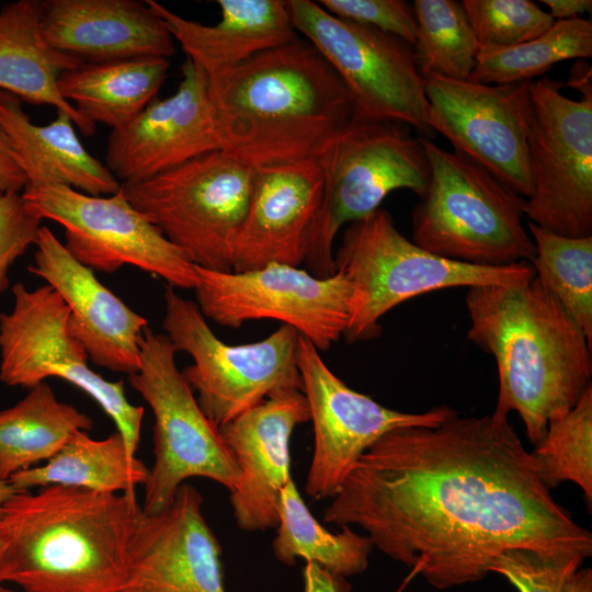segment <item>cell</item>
Here are the masks:
<instances>
[{"label": "cell", "mask_w": 592, "mask_h": 592, "mask_svg": "<svg viewBox=\"0 0 592 592\" xmlns=\"http://www.w3.org/2000/svg\"><path fill=\"white\" fill-rule=\"evenodd\" d=\"M325 523L357 525L395 561L444 590L482 580L503 551L592 555V534L543 482L508 418L396 429L352 467Z\"/></svg>", "instance_id": "6da1fadb"}, {"label": "cell", "mask_w": 592, "mask_h": 592, "mask_svg": "<svg viewBox=\"0 0 592 592\" xmlns=\"http://www.w3.org/2000/svg\"><path fill=\"white\" fill-rule=\"evenodd\" d=\"M467 339L494 357V414L516 412L536 445L550 419L592 387V342L534 276L511 285L469 287Z\"/></svg>", "instance_id": "7a4b0ae2"}, {"label": "cell", "mask_w": 592, "mask_h": 592, "mask_svg": "<svg viewBox=\"0 0 592 592\" xmlns=\"http://www.w3.org/2000/svg\"><path fill=\"white\" fill-rule=\"evenodd\" d=\"M207 78L223 150L252 168L314 158L352 116L343 82L309 42Z\"/></svg>", "instance_id": "3957f363"}, {"label": "cell", "mask_w": 592, "mask_h": 592, "mask_svg": "<svg viewBox=\"0 0 592 592\" xmlns=\"http://www.w3.org/2000/svg\"><path fill=\"white\" fill-rule=\"evenodd\" d=\"M143 515L136 496L48 486L15 492L0 522L4 584L31 592H122Z\"/></svg>", "instance_id": "277c9868"}, {"label": "cell", "mask_w": 592, "mask_h": 592, "mask_svg": "<svg viewBox=\"0 0 592 592\" xmlns=\"http://www.w3.org/2000/svg\"><path fill=\"white\" fill-rule=\"evenodd\" d=\"M430 177L411 214L412 241L435 255L471 265L531 262L535 247L525 198L469 157L422 137Z\"/></svg>", "instance_id": "5b68a950"}, {"label": "cell", "mask_w": 592, "mask_h": 592, "mask_svg": "<svg viewBox=\"0 0 592 592\" xmlns=\"http://www.w3.org/2000/svg\"><path fill=\"white\" fill-rule=\"evenodd\" d=\"M314 158L322 193L304 262L312 275L328 277L334 274L333 242L341 227L380 208L392 191L409 190L420 198L430 169L422 137H414L408 125L354 115Z\"/></svg>", "instance_id": "8992f818"}, {"label": "cell", "mask_w": 592, "mask_h": 592, "mask_svg": "<svg viewBox=\"0 0 592 592\" xmlns=\"http://www.w3.org/2000/svg\"><path fill=\"white\" fill-rule=\"evenodd\" d=\"M333 262L334 272L352 286L343 334L350 343L377 338L380 319L410 298L444 288L511 285L535 276L530 262L479 266L428 252L407 239L382 207L348 224Z\"/></svg>", "instance_id": "52a82bcc"}, {"label": "cell", "mask_w": 592, "mask_h": 592, "mask_svg": "<svg viewBox=\"0 0 592 592\" xmlns=\"http://www.w3.org/2000/svg\"><path fill=\"white\" fill-rule=\"evenodd\" d=\"M163 299L164 334L177 353L192 357L182 375L217 428L277 391H303L296 358L300 334L294 328L281 325L261 341L231 345L215 335L196 303L175 288L167 285Z\"/></svg>", "instance_id": "ba28073f"}, {"label": "cell", "mask_w": 592, "mask_h": 592, "mask_svg": "<svg viewBox=\"0 0 592 592\" xmlns=\"http://www.w3.org/2000/svg\"><path fill=\"white\" fill-rule=\"evenodd\" d=\"M171 342L148 327L140 341V364L128 383L150 407L153 464L144 485L143 510L153 514L173 500L187 479L203 477L232 492L240 471L219 429L202 411L178 368Z\"/></svg>", "instance_id": "9c48e42d"}, {"label": "cell", "mask_w": 592, "mask_h": 592, "mask_svg": "<svg viewBox=\"0 0 592 592\" xmlns=\"http://www.w3.org/2000/svg\"><path fill=\"white\" fill-rule=\"evenodd\" d=\"M254 168L224 150L149 179L123 183L129 203L196 266L231 272L230 244L253 184Z\"/></svg>", "instance_id": "30bf717a"}, {"label": "cell", "mask_w": 592, "mask_h": 592, "mask_svg": "<svg viewBox=\"0 0 592 592\" xmlns=\"http://www.w3.org/2000/svg\"><path fill=\"white\" fill-rule=\"evenodd\" d=\"M21 195L30 213L62 227L65 248L93 272L114 273L132 265L173 288L196 287L195 265L129 203L122 185L111 195H89L53 180L33 179Z\"/></svg>", "instance_id": "8fae6325"}, {"label": "cell", "mask_w": 592, "mask_h": 592, "mask_svg": "<svg viewBox=\"0 0 592 592\" xmlns=\"http://www.w3.org/2000/svg\"><path fill=\"white\" fill-rule=\"evenodd\" d=\"M13 304L0 314V382L31 388L57 377L91 397L113 420L132 456L140 440L144 407L130 403L124 383L111 382L89 366L84 346L71 334L69 308L47 284L12 288Z\"/></svg>", "instance_id": "7c38bea8"}, {"label": "cell", "mask_w": 592, "mask_h": 592, "mask_svg": "<svg viewBox=\"0 0 592 592\" xmlns=\"http://www.w3.org/2000/svg\"><path fill=\"white\" fill-rule=\"evenodd\" d=\"M292 23L343 82L352 115L430 133L424 78L405 41L340 19L310 0H287Z\"/></svg>", "instance_id": "4fadbf2b"}, {"label": "cell", "mask_w": 592, "mask_h": 592, "mask_svg": "<svg viewBox=\"0 0 592 592\" xmlns=\"http://www.w3.org/2000/svg\"><path fill=\"white\" fill-rule=\"evenodd\" d=\"M549 77L532 81L525 219L566 237L592 236V96L567 98Z\"/></svg>", "instance_id": "5bb4252c"}, {"label": "cell", "mask_w": 592, "mask_h": 592, "mask_svg": "<svg viewBox=\"0 0 592 592\" xmlns=\"http://www.w3.org/2000/svg\"><path fill=\"white\" fill-rule=\"evenodd\" d=\"M196 305L206 319L229 328L272 319L294 328L319 351L343 337L352 286L340 273L318 277L307 270L270 263L246 272L210 271L195 265Z\"/></svg>", "instance_id": "9a60e30c"}, {"label": "cell", "mask_w": 592, "mask_h": 592, "mask_svg": "<svg viewBox=\"0 0 592 592\" xmlns=\"http://www.w3.org/2000/svg\"><path fill=\"white\" fill-rule=\"evenodd\" d=\"M297 366L314 428V452L305 490L315 500L333 498L352 467L385 434L400 428L436 426L458 412L446 406L402 412L350 388L305 337Z\"/></svg>", "instance_id": "2e32d148"}, {"label": "cell", "mask_w": 592, "mask_h": 592, "mask_svg": "<svg viewBox=\"0 0 592 592\" xmlns=\"http://www.w3.org/2000/svg\"><path fill=\"white\" fill-rule=\"evenodd\" d=\"M531 82L485 84L424 78L429 128L524 198L532 191L527 143Z\"/></svg>", "instance_id": "e0dca14e"}, {"label": "cell", "mask_w": 592, "mask_h": 592, "mask_svg": "<svg viewBox=\"0 0 592 592\" xmlns=\"http://www.w3.org/2000/svg\"><path fill=\"white\" fill-rule=\"evenodd\" d=\"M181 75L172 95L153 99L129 124L111 132L104 164L121 184L223 150L207 75L189 58Z\"/></svg>", "instance_id": "ac0fdd59"}, {"label": "cell", "mask_w": 592, "mask_h": 592, "mask_svg": "<svg viewBox=\"0 0 592 592\" xmlns=\"http://www.w3.org/2000/svg\"><path fill=\"white\" fill-rule=\"evenodd\" d=\"M202 504L184 482L162 511L143 510L122 592H227L221 548Z\"/></svg>", "instance_id": "d6986e66"}, {"label": "cell", "mask_w": 592, "mask_h": 592, "mask_svg": "<svg viewBox=\"0 0 592 592\" xmlns=\"http://www.w3.org/2000/svg\"><path fill=\"white\" fill-rule=\"evenodd\" d=\"M309 420L303 391L286 389L218 428L240 471L230 503L241 530L277 526L281 492L292 479L291 436L298 424Z\"/></svg>", "instance_id": "ffe728a7"}, {"label": "cell", "mask_w": 592, "mask_h": 592, "mask_svg": "<svg viewBox=\"0 0 592 592\" xmlns=\"http://www.w3.org/2000/svg\"><path fill=\"white\" fill-rule=\"evenodd\" d=\"M29 272L42 278L69 308L71 334L89 360L106 369L130 375L140 364V341L149 327L94 272L77 261L47 227L42 226Z\"/></svg>", "instance_id": "44dd1931"}, {"label": "cell", "mask_w": 592, "mask_h": 592, "mask_svg": "<svg viewBox=\"0 0 592 592\" xmlns=\"http://www.w3.org/2000/svg\"><path fill=\"white\" fill-rule=\"evenodd\" d=\"M322 193L315 158L254 168L244 217L230 244L232 272L299 266Z\"/></svg>", "instance_id": "7402d4cb"}, {"label": "cell", "mask_w": 592, "mask_h": 592, "mask_svg": "<svg viewBox=\"0 0 592 592\" xmlns=\"http://www.w3.org/2000/svg\"><path fill=\"white\" fill-rule=\"evenodd\" d=\"M41 31L50 47L82 62L175 54L167 25L146 1L45 0Z\"/></svg>", "instance_id": "603a6c76"}, {"label": "cell", "mask_w": 592, "mask_h": 592, "mask_svg": "<svg viewBox=\"0 0 592 592\" xmlns=\"http://www.w3.org/2000/svg\"><path fill=\"white\" fill-rule=\"evenodd\" d=\"M146 2L207 77L299 39L284 0H218L221 19L215 25L187 20L155 0Z\"/></svg>", "instance_id": "cb8c5ba5"}, {"label": "cell", "mask_w": 592, "mask_h": 592, "mask_svg": "<svg viewBox=\"0 0 592 592\" xmlns=\"http://www.w3.org/2000/svg\"><path fill=\"white\" fill-rule=\"evenodd\" d=\"M0 125L8 134L27 181L48 179L89 195H111L121 182L80 141L69 115L58 112L34 124L15 95L0 90Z\"/></svg>", "instance_id": "d4e9b609"}, {"label": "cell", "mask_w": 592, "mask_h": 592, "mask_svg": "<svg viewBox=\"0 0 592 592\" xmlns=\"http://www.w3.org/2000/svg\"><path fill=\"white\" fill-rule=\"evenodd\" d=\"M42 1L19 0L0 9V90L22 102L50 105L70 116L87 137L95 125L60 95L59 75L82 64L50 47L41 31Z\"/></svg>", "instance_id": "484cf974"}, {"label": "cell", "mask_w": 592, "mask_h": 592, "mask_svg": "<svg viewBox=\"0 0 592 592\" xmlns=\"http://www.w3.org/2000/svg\"><path fill=\"white\" fill-rule=\"evenodd\" d=\"M169 67L163 57L82 62L62 71L57 88L81 116L114 130L129 124L157 98Z\"/></svg>", "instance_id": "4316f807"}, {"label": "cell", "mask_w": 592, "mask_h": 592, "mask_svg": "<svg viewBox=\"0 0 592 592\" xmlns=\"http://www.w3.org/2000/svg\"><path fill=\"white\" fill-rule=\"evenodd\" d=\"M148 474L149 468L129 454L117 431L100 440L78 431L48 460L13 475L8 481L18 492L62 486L136 496Z\"/></svg>", "instance_id": "83f0119b"}, {"label": "cell", "mask_w": 592, "mask_h": 592, "mask_svg": "<svg viewBox=\"0 0 592 592\" xmlns=\"http://www.w3.org/2000/svg\"><path fill=\"white\" fill-rule=\"evenodd\" d=\"M92 426L89 415L60 401L46 382L29 388L14 406L0 410V479L45 463L76 432Z\"/></svg>", "instance_id": "f1b7e54d"}, {"label": "cell", "mask_w": 592, "mask_h": 592, "mask_svg": "<svg viewBox=\"0 0 592 592\" xmlns=\"http://www.w3.org/2000/svg\"><path fill=\"white\" fill-rule=\"evenodd\" d=\"M276 536L272 542L275 558L294 565L303 558L338 579L364 572L374 547L367 535L357 534L351 526L328 531L310 513L293 479L284 486L278 509Z\"/></svg>", "instance_id": "f546056e"}, {"label": "cell", "mask_w": 592, "mask_h": 592, "mask_svg": "<svg viewBox=\"0 0 592 592\" xmlns=\"http://www.w3.org/2000/svg\"><path fill=\"white\" fill-rule=\"evenodd\" d=\"M590 57L591 20H560L532 41L510 47L479 49L469 80L485 84L532 81L560 61Z\"/></svg>", "instance_id": "4dcf8cb0"}, {"label": "cell", "mask_w": 592, "mask_h": 592, "mask_svg": "<svg viewBox=\"0 0 592 592\" xmlns=\"http://www.w3.org/2000/svg\"><path fill=\"white\" fill-rule=\"evenodd\" d=\"M535 277L560 301L592 342V236L566 237L526 221Z\"/></svg>", "instance_id": "1f68e13d"}, {"label": "cell", "mask_w": 592, "mask_h": 592, "mask_svg": "<svg viewBox=\"0 0 592 592\" xmlns=\"http://www.w3.org/2000/svg\"><path fill=\"white\" fill-rule=\"evenodd\" d=\"M417 36L413 58L420 75L469 80L479 45L462 3L455 0H414Z\"/></svg>", "instance_id": "d6a6232c"}, {"label": "cell", "mask_w": 592, "mask_h": 592, "mask_svg": "<svg viewBox=\"0 0 592 592\" xmlns=\"http://www.w3.org/2000/svg\"><path fill=\"white\" fill-rule=\"evenodd\" d=\"M532 456L543 482L555 488L571 481L592 504V387L574 407L549 420L546 433Z\"/></svg>", "instance_id": "836d02e7"}, {"label": "cell", "mask_w": 592, "mask_h": 592, "mask_svg": "<svg viewBox=\"0 0 592 592\" xmlns=\"http://www.w3.org/2000/svg\"><path fill=\"white\" fill-rule=\"evenodd\" d=\"M479 49L510 47L532 41L555 23L531 0L460 1Z\"/></svg>", "instance_id": "e575fe53"}, {"label": "cell", "mask_w": 592, "mask_h": 592, "mask_svg": "<svg viewBox=\"0 0 592 592\" xmlns=\"http://www.w3.org/2000/svg\"><path fill=\"white\" fill-rule=\"evenodd\" d=\"M584 558L578 555H545L525 548L501 553L491 572L503 576L519 592H565Z\"/></svg>", "instance_id": "d590c367"}, {"label": "cell", "mask_w": 592, "mask_h": 592, "mask_svg": "<svg viewBox=\"0 0 592 592\" xmlns=\"http://www.w3.org/2000/svg\"><path fill=\"white\" fill-rule=\"evenodd\" d=\"M329 13L394 35L409 45L417 36L413 5L403 0H320Z\"/></svg>", "instance_id": "8d00e7d4"}, {"label": "cell", "mask_w": 592, "mask_h": 592, "mask_svg": "<svg viewBox=\"0 0 592 592\" xmlns=\"http://www.w3.org/2000/svg\"><path fill=\"white\" fill-rule=\"evenodd\" d=\"M42 221L25 207L21 193L0 196V296L9 288V272L34 247Z\"/></svg>", "instance_id": "74e56055"}, {"label": "cell", "mask_w": 592, "mask_h": 592, "mask_svg": "<svg viewBox=\"0 0 592 592\" xmlns=\"http://www.w3.org/2000/svg\"><path fill=\"white\" fill-rule=\"evenodd\" d=\"M26 183V174L18 161L12 143L0 125V196L21 193Z\"/></svg>", "instance_id": "f35d334b"}, {"label": "cell", "mask_w": 592, "mask_h": 592, "mask_svg": "<svg viewBox=\"0 0 592 592\" xmlns=\"http://www.w3.org/2000/svg\"><path fill=\"white\" fill-rule=\"evenodd\" d=\"M303 579L304 592H341L339 579L316 563L306 562Z\"/></svg>", "instance_id": "ab89813d"}, {"label": "cell", "mask_w": 592, "mask_h": 592, "mask_svg": "<svg viewBox=\"0 0 592 592\" xmlns=\"http://www.w3.org/2000/svg\"><path fill=\"white\" fill-rule=\"evenodd\" d=\"M540 3L549 9L554 21L577 19L592 10L591 0H540Z\"/></svg>", "instance_id": "60d3db41"}, {"label": "cell", "mask_w": 592, "mask_h": 592, "mask_svg": "<svg viewBox=\"0 0 592 592\" xmlns=\"http://www.w3.org/2000/svg\"><path fill=\"white\" fill-rule=\"evenodd\" d=\"M567 86L579 91L581 96H592L591 65L587 64L584 59H578L570 69Z\"/></svg>", "instance_id": "b9f144b4"}, {"label": "cell", "mask_w": 592, "mask_h": 592, "mask_svg": "<svg viewBox=\"0 0 592 592\" xmlns=\"http://www.w3.org/2000/svg\"><path fill=\"white\" fill-rule=\"evenodd\" d=\"M565 592H592V570L580 568L569 580Z\"/></svg>", "instance_id": "7bdbcfd3"}, {"label": "cell", "mask_w": 592, "mask_h": 592, "mask_svg": "<svg viewBox=\"0 0 592 592\" xmlns=\"http://www.w3.org/2000/svg\"><path fill=\"white\" fill-rule=\"evenodd\" d=\"M9 539L0 522V584H4V572L8 562Z\"/></svg>", "instance_id": "ee69618b"}, {"label": "cell", "mask_w": 592, "mask_h": 592, "mask_svg": "<svg viewBox=\"0 0 592 592\" xmlns=\"http://www.w3.org/2000/svg\"><path fill=\"white\" fill-rule=\"evenodd\" d=\"M18 491L7 480L0 479V517L7 501Z\"/></svg>", "instance_id": "f6af8a7d"}, {"label": "cell", "mask_w": 592, "mask_h": 592, "mask_svg": "<svg viewBox=\"0 0 592 592\" xmlns=\"http://www.w3.org/2000/svg\"><path fill=\"white\" fill-rule=\"evenodd\" d=\"M0 592H31L22 589H15L11 587H7L5 584H0Z\"/></svg>", "instance_id": "bcb514c9"}]
</instances>
